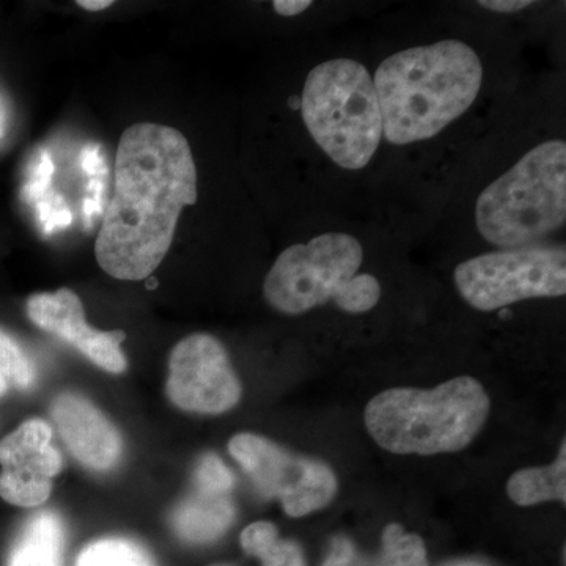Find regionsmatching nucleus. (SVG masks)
Listing matches in <instances>:
<instances>
[{
  "instance_id": "1",
  "label": "nucleus",
  "mask_w": 566,
  "mask_h": 566,
  "mask_svg": "<svg viewBox=\"0 0 566 566\" xmlns=\"http://www.w3.org/2000/svg\"><path fill=\"white\" fill-rule=\"evenodd\" d=\"M196 202L197 169L188 139L158 123L129 126L118 142L114 196L96 238L104 273L132 282L155 273L182 210Z\"/></svg>"
},
{
  "instance_id": "2",
  "label": "nucleus",
  "mask_w": 566,
  "mask_h": 566,
  "mask_svg": "<svg viewBox=\"0 0 566 566\" xmlns=\"http://www.w3.org/2000/svg\"><path fill=\"white\" fill-rule=\"evenodd\" d=\"M483 65L460 40L409 48L376 70L382 136L392 145L431 139L469 111L479 96Z\"/></svg>"
},
{
  "instance_id": "3",
  "label": "nucleus",
  "mask_w": 566,
  "mask_h": 566,
  "mask_svg": "<svg viewBox=\"0 0 566 566\" xmlns=\"http://www.w3.org/2000/svg\"><path fill=\"white\" fill-rule=\"evenodd\" d=\"M490 397L482 382L458 376L433 390L397 387L365 406V427L395 455H438L465 449L485 424Z\"/></svg>"
},
{
  "instance_id": "4",
  "label": "nucleus",
  "mask_w": 566,
  "mask_h": 566,
  "mask_svg": "<svg viewBox=\"0 0 566 566\" xmlns=\"http://www.w3.org/2000/svg\"><path fill=\"white\" fill-rule=\"evenodd\" d=\"M566 221V144L547 140L527 151L480 193L475 223L501 249L534 248Z\"/></svg>"
},
{
  "instance_id": "5",
  "label": "nucleus",
  "mask_w": 566,
  "mask_h": 566,
  "mask_svg": "<svg viewBox=\"0 0 566 566\" xmlns=\"http://www.w3.org/2000/svg\"><path fill=\"white\" fill-rule=\"evenodd\" d=\"M363 262V244L353 234H319L277 256L264 279V297L285 315L305 314L329 301L346 314H365L379 303L382 290L375 275H357Z\"/></svg>"
},
{
  "instance_id": "6",
  "label": "nucleus",
  "mask_w": 566,
  "mask_h": 566,
  "mask_svg": "<svg viewBox=\"0 0 566 566\" xmlns=\"http://www.w3.org/2000/svg\"><path fill=\"white\" fill-rule=\"evenodd\" d=\"M301 111L315 144L338 167L360 170L378 151L382 117L374 80L363 63L333 59L305 80Z\"/></svg>"
},
{
  "instance_id": "7",
  "label": "nucleus",
  "mask_w": 566,
  "mask_h": 566,
  "mask_svg": "<svg viewBox=\"0 0 566 566\" xmlns=\"http://www.w3.org/2000/svg\"><path fill=\"white\" fill-rule=\"evenodd\" d=\"M458 292L476 311L493 312L534 297L566 293V251L562 248L501 249L458 264Z\"/></svg>"
},
{
  "instance_id": "8",
  "label": "nucleus",
  "mask_w": 566,
  "mask_h": 566,
  "mask_svg": "<svg viewBox=\"0 0 566 566\" xmlns=\"http://www.w3.org/2000/svg\"><path fill=\"white\" fill-rule=\"evenodd\" d=\"M230 455L241 464L264 497L281 501L286 515L303 517L322 510L337 494V479L326 463L293 455L263 436L240 433L229 442Z\"/></svg>"
},
{
  "instance_id": "9",
  "label": "nucleus",
  "mask_w": 566,
  "mask_h": 566,
  "mask_svg": "<svg viewBox=\"0 0 566 566\" xmlns=\"http://www.w3.org/2000/svg\"><path fill=\"white\" fill-rule=\"evenodd\" d=\"M166 390L177 408L205 416L230 411L243 394L227 349L210 334H192L175 345Z\"/></svg>"
},
{
  "instance_id": "10",
  "label": "nucleus",
  "mask_w": 566,
  "mask_h": 566,
  "mask_svg": "<svg viewBox=\"0 0 566 566\" xmlns=\"http://www.w3.org/2000/svg\"><path fill=\"white\" fill-rule=\"evenodd\" d=\"M28 316L40 329L61 338L84 354L88 360L109 374L126 370V357L122 352L125 340L123 331L95 329L85 319L80 296L70 289L54 293L33 294L28 301Z\"/></svg>"
},
{
  "instance_id": "11",
  "label": "nucleus",
  "mask_w": 566,
  "mask_h": 566,
  "mask_svg": "<svg viewBox=\"0 0 566 566\" xmlns=\"http://www.w3.org/2000/svg\"><path fill=\"white\" fill-rule=\"evenodd\" d=\"M52 419L59 434L81 464L106 471L122 455L117 428L92 401L77 394H62L52 403Z\"/></svg>"
},
{
  "instance_id": "12",
  "label": "nucleus",
  "mask_w": 566,
  "mask_h": 566,
  "mask_svg": "<svg viewBox=\"0 0 566 566\" xmlns=\"http://www.w3.org/2000/svg\"><path fill=\"white\" fill-rule=\"evenodd\" d=\"M234 506L229 495L196 491L172 515V527L182 542L205 545L216 542L232 526Z\"/></svg>"
},
{
  "instance_id": "13",
  "label": "nucleus",
  "mask_w": 566,
  "mask_h": 566,
  "mask_svg": "<svg viewBox=\"0 0 566 566\" xmlns=\"http://www.w3.org/2000/svg\"><path fill=\"white\" fill-rule=\"evenodd\" d=\"M65 528L61 517L40 513L29 521L10 554L9 566H62Z\"/></svg>"
},
{
  "instance_id": "14",
  "label": "nucleus",
  "mask_w": 566,
  "mask_h": 566,
  "mask_svg": "<svg viewBox=\"0 0 566 566\" xmlns=\"http://www.w3.org/2000/svg\"><path fill=\"white\" fill-rule=\"evenodd\" d=\"M506 494L520 506H532L543 502L566 504V446L562 442L557 460L545 468H528L517 471L506 483Z\"/></svg>"
},
{
  "instance_id": "15",
  "label": "nucleus",
  "mask_w": 566,
  "mask_h": 566,
  "mask_svg": "<svg viewBox=\"0 0 566 566\" xmlns=\"http://www.w3.org/2000/svg\"><path fill=\"white\" fill-rule=\"evenodd\" d=\"M241 546L249 556L260 558L263 566H305L300 545L292 539L279 538L277 528L268 521L245 527Z\"/></svg>"
},
{
  "instance_id": "16",
  "label": "nucleus",
  "mask_w": 566,
  "mask_h": 566,
  "mask_svg": "<svg viewBox=\"0 0 566 566\" xmlns=\"http://www.w3.org/2000/svg\"><path fill=\"white\" fill-rule=\"evenodd\" d=\"M365 566H428L422 536L408 534L400 524H389L382 532V547Z\"/></svg>"
},
{
  "instance_id": "17",
  "label": "nucleus",
  "mask_w": 566,
  "mask_h": 566,
  "mask_svg": "<svg viewBox=\"0 0 566 566\" xmlns=\"http://www.w3.org/2000/svg\"><path fill=\"white\" fill-rule=\"evenodd\" d=\"M76 566H156L150 554L125 538H104L85 546Z\"/></svg>"
},
{
  "instance_id": "18",
  "label": "nucleus",
  "mask_w": 566,
  "mask_h": 566,
  "mask_svg": "<svg viewBox=\"0 0 566 566\" xmlns=\"http://www.w3.org/2000/svg\"><path fill=\"white\" fill-rule=\"evenodd\" d=\"M52 491V479L22 469L2 468L0 497L11 505L32 509L44 504Z\"/></svg>"
},
{
  "instance_id": "19",
  "label": "nucleus",
  "mask_w": 566,
  "mask_h": 566,
  "mask_svg": "<svg viewBox=\"0 0 566 566\" xmlns=\"http://www.w3.org/2000/svg\"><path fill=\"white\" fill-rule=\"evenodd\" d=\"M51 439L50 424L44 420H28L0 442V464L40 452L44 447L51 446Z\"/></svg>"
},
{
  "instance_id": "20",
  "label": "nucleus",
  "mask_w": 566,
  "mask_h": 566,
  "mask_svg": "<svg viewBox=\"0 0 566 566\" xmlns=\"http://www.w3.org/2000/svg\"><path fill=\"white\" fill-rule=\"evenodd\" d=\"M0 376L7 386L29 389L35 379V368L18 342L0 327Z\"/></svg>"
},
{
  "instance_id": "21",
  "label": "nucleus",
  "mask_w": 566,
  "mask_h": 566,
  "mask_svg": "<svg viewBox=\"0 0 566 566\" xmlns=\"http://www.w3.org/2000/svg\"><path fill=\"white\" fill-rule=\"evenodd\" d=\"M193 482L196 491L200 493L229 495L234 485V476L221 458L208 453L197 463Z\"/></svg>"
},
{
  "instance_id": "22",
  "label": "nucleus",
  "mask_w": 566,
  "mask_h": 566,
  "mask_svg": "<svg viewBox=\"0 0 566 566\" xmlns=\"http://www.w3.org/2000/svg\"><path fill=\"white\" fill-rule=\"evenodd\" d=\"M365 562L348 538L337 536L333 539V547L323 566H365Z\"/></svg>"
},
{
  "instance_id": "23",
  "label": "nucleus",
  "mask_w": 566,
  "mask_h": 566,
  "mask_svg": "<svg viewBox=\"0 0 566 566\" xmlns=\"http://www.w3.org/2000/svg\"><path fill=\"white\" fill-rule=\"evenodd\" d=\"M476 6L483 9L495 11V13H517L534 6L532 0H480Z\"/></svg>"
},
{
  "instance_id": "24",
  "label": "nucleus",
  "mask_w": 566,
  "mask_h": 566,
  "mask_svg": "<svg viewBox=\"0 0 566 566\" xmlns=\"http://www.w3.org/2000/svg\"><path fill=\"white\" fill-rule=\"evenodd\" d=\"M311 0H274L273 9L281 17L293 18L311 9Z\"/></svg>"
},
{
  "instance_id": "25",
  "label": "nucleus",
  "mask_w": 566,
  "mask_h": 566,
  "mask_svg": "<svg viewBox=\"0 0 566 566\" xmlns=\"http://www.w3.org/2000/svg\"><path fill=\"white\" fill-rule=\"evenodd\" d=\"M77 6L87 11H103L114 6L112 0H80Z\"/></svg>"
},
{
  "instance_id": "26",
  "label": "nucleus",
  "mask_w": 566,
  "mask_h": 566,
  "mask_svg": "<svg viewBox=\"0 0 566 566\" xmlns=\"http://www.w3.org/2000/svg\"><path fill=\"white\" fill-rule=\"evenodd\" d=\"M7 389H9V386H7V382L3 381L2 376H0V397L7 392Z\"/></svg>"
}]
</instances>
